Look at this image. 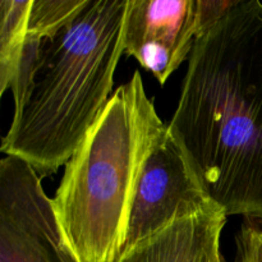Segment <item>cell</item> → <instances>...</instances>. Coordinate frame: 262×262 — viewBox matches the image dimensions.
<instances>
[{"label":"cell","mask_w":262,"mask_h":262,"mask_svg":"<svg viewBox=\"0 0 262 262\" xmlns=\"http://www.w3.org/2000/svg\"><path fill=\"white\" fill-rule=\"evenodd\" d=\"M169 135L142 76L113 92L64 168L53 206L82 262H114L124 251L136 189Z\"/></svg>","instance_id":"3957f363"},{"label":"cell","mask_w":262,"mask_h":262,"mask_svg":"<svg viewBox=\"0 0 262 262\" xmlns=\"http://www.w3.org/2000/svg\"><path fill=\"white\" fill-rule=\"evenodd\" d=\"M129 0H33L0 151L41 179L66 166L113 95Z\"/></svg>","instance_id":"6da1fadb"},{"label":"cell","mask_w":262,"mask_h":262,"mask_svg":"<svg viewBox=\"0 0 262 262\" xmlns=\"http://www.w3.org/2000/svg\"><path fill=\"white\" fill-rule=\"evenodd\" d=\"M215 205L205 194L183 151L169 133L142 171L130 210L124 250L179 217Z\"/></svg>","instance_id":"5b68a950"},{"label":"cell","mask_w":262,"mask_h":262,"mask_svg":"<svg viewBox=\"0 0 262 262\" xmlns=\"http://www.w3.org/2000/svg\"><path fill=\"white\" fill-rule=\"evenodd\" d=\"M227 219L216 206L182 216L128 247L114 262H211Z\"/></svg>","instance_id":"52a82bcc"},{"label":"cell","mask_w":262,"mask_h":262,"mask_svg":"<svg viewBox=\"0 0 262 262\" xmlns=\"http://www.w3.org/2000/svg\"><path fill=\"white\" fill-rule=\"evenodd\" d=\"M207 199L262 222V3L237 0L194 42L168 124Z\"/></svg>","instance_id":"7a4b0ae2"},{"label":"cell","mask_w":262,"mask_h":262,"mask_svg":"<svg viewBox=\"0 0 262 262\" xmlns=\"http://www.w3.org/2000/svg\"><path fill=\"white\" fill-rule=\"evenodd\" d=\"M199 37L197 0H129L124 54L160 84L189 58Z\"/></svg>","instance_id":"8992f818"},{"label":"cell","mask_w":262,"mask_h":262,"mask_svg":"<svg viewBox=\"0 0 262 262\" xmlns=\"http://www.w3.org/2000/svg\"><path fill=\"white\" fill-rule=\"evenodd\" d=\"M211 262H227V260H225V257H224V256H223L222 251L217 250L216 252H215V255L212 256Z\"/></svg>","instance_id":"30bf717a"},{"label":"cell","mask_w":262,"mask_h":262,"mask_svg":"<svg viewBox=\"0 0 262 262\" xmlns=\"http://www.w3.org/2000/svg\"><path fill=\"white\" fill-rule=\"evenodd\" d=\"M0 262H82L41 178L13 156L0 163Z\"/></svg>","instance_id":"277c9868"},{"label":"cell","mask_w":262,"mask_h":262,"mask_svg":"<svg viewBox=\"0 0 262 262\" xmlns=\"http://www.w3.org/2000/svg\"><path fill=\"white\" fill-rule=\"evenodd\" d=\"M234 262H262V222L247 219L235 235Z\"/></svg>","instance_id":"9c48e42d"},{"label":"cell","mask_w":262,"mask_h":262,"mask_svg":"<svg viewBox=\"0 0 262 262\" xmlns=\"http://www.w3.org/2000/svg\"><path fill=\"white\" fill-rule=\"evenodd\" d=\"M33 0L0 2V95L10 90L19 69Z\"/></svg>","instance_id":"ba28073f"}]
</instances>
